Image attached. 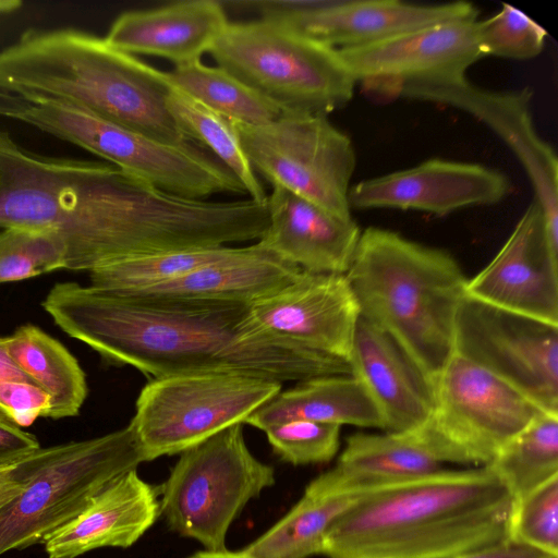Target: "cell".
Wrapping results in <instances>:
<instances>
[{"label":"cell","mask_w":558,"mask_h":558,"mask_svg":"<svg viewBox=\"0 0 558 558\" xmlns=\"http://www.w3.org/2000/svg\"><path fill=\"white\" fill-rule=\"evenodd\" d=\"M231 203L165 192L102 161L41 156L0 131V228L54 232L69 270L228 244Z\"/></svg>","instance_id":"obj_1"},{"label":"cell","mask_w":558,"mask_h":558,"mask_svg":"<svg viewBox=\"0 0 558 558\" xmlns=\"http://www.w3.org/2000/svg\"><path fill=\"white\" fill-rule=\"evenodd\" d=\"M248 306L118 294L75 282L54 284L43 301L66 335L153 379L219 373L282 384L351 375L345 361L257 329Z\"/></svg>","instance_id":"obj_2"},{"label":"cell","mask_w":558,"mask_h":558,"mask_svg":"<svg viewBox=\"0 0 558 558\" xmlns=\"http://www.w3.org/2000/svg\"><path fill=\"white\" fill-rule=\"evenodd\" d=\"M514 499L489 466L361 494L329 527L327 558H445L510 539Z\"/></svg>","instance_id":"obj_3"},{"label":"cell","mask_w":558,"mask_h":558,"mask_svg":"<svg viewBox=\"0 0 558 558\" xmlns=\"http://www.w3.org/2000/svg\"><path fill=\"white\" fill-rule=\"evenodd\" d=\"M172 85L160 71L74 28L28 29L0 50V90L49 98L159 142H192L167 108Z\"/></svg>","instance_id":"obj_4"},{"label":"cell","mask_w":558,"mask_h":558,"mask_svg":"<svg viewBox=\"0 0 558 558\" xmlns=\"http://www.w3.org/2000/svg\"><path fill=\"white\" fill-rule=\"evenodd\" d=\"M360 316L387 332L432 379L453 352L468 279L445 250L378 227L362 231L344 274Z\"/></svg>","instance_id":"obj_5"},{"label":"cell","mask_w":558,"mask_h":558,"mask_svg":"<svg viewBox=\"0 0 558 558\" xmlns=\"http://www.w3.org/2000/svg\"><path fill=\"white\" fill-rule=\"evenodd\" d=\"M208 53L286 113L327 116L356 85L337 49L274 20L228 22Z\"/></svg>","instance_id":"obj_6"},{"label":"cell","mask_w":558,"mask_h":558,"mask_svg":"<svg viewBox=\"0 0 558 558\" xmlns=\"http://www.w3.org/2000/svg\"><path fill=\"white\" fill-rule=\"evenodd\" d=\"M143 462L130 424L31 453L15 464L22 492L0 509V555L44 543L110 482Z\"/></svg>","instance_id":"obj_7"},{"label":"cell","mask_w":558,"mask_h":558,"mask_svg":"<svg viewBox=\"0 0 558 558\" xmlns=\"http://www.w3.org/2000/svg\"><path fill=\"white\" fill-rule=\"evenodd\" d=\"M275 482L274 468L250 451L243 424H234L179 454L159 486L160 515L204 549H227L233 521Z\"/></svg>","instance_id":"obj_8"},{"label":"cell","mask_w":558,"mask_h":558,"mask_svg":"<svg viewBox=\"0 0 558 558\" xmlns=\"http://www.w3.org/2000/svg\"><path fill=\"white\" fill-rule=\"evenodd\" d=\"M26 100L31 107L23 122L84 148L165 192L193 199L217 193H245L228 168L193 145L159 142L61 100Z\"/></svg>","instance_id":"obj_9"},{"label":"cell","mask_w":558,"mask_h":558,"mask_svg":"<svg viewBox=\"0 0 558 558\" xmlns=\"http://www.w3.org/2000/svg\"><path fill=\"white\" fill-rule=\"evenodd\" d=\"M282 384L235 374H189L151 379L130 421L145 462L180 454L245 420Z\"/></svg>","instance_id":"obj_10"},{"label":"cell","mask_w":558,"mask_h":558,"mask_svg":"<svg viewBox=\"0 0 558 558\" xmlns=\"http://www.w3.org/2000/svg\"><path fill=\"white\" fill-rule=\"evenodd\" d=\"M433 385L434 411L423 429L444 464L486 466L546 413L513 386L454 352Z\"/></svg>","instance_id":"obj_11"},{"label":"cell","mask_w":558,"mask_h":558,"mask_svg":"<svg viewBox=\"0 0 558 558\" xmlns=\"http://www.w3.org/2000/svg\"><path fill=\"white\" fill-rule=\"evenodd\" d=\"M233 124L253 170L271 185L337 215L351 216L348 194L355 149L327 116L286 113L265 125Z\"/></svg>","instance_id":"obj_12"},{"label":"cell","mask_w":558,"mask_h":558,"mask_svg":"<svg viewBox=\"0 0 558 558\" xmlns=\"http://www.w3.org/2000/svg\"><path fill=\"white\" fill-rule=\"evenodd\" d=\"M453 352L558 415V326L465 295L456 318Z\"/></svg>","instance_id":"obj_13"},{"label":"cell","mask_w":558,"mask_h":558,"mask_svg":"<svg viewBox=\"0 0 558 558\" xmlns=\"http://www.w3.org/2000/svg\"><path fill=\"white\" fill-rule=\"evenodd\" d=\"M410 98L463 110L494 131L524 168L541 206L551 247L558 252V160L537 133L532 118L533 93L529 87L495 92L452 75L413 80L392 88L386 100Z\"/></svg>","instance_id":"obj_14"},{"label":"cell","mask_w":558,"mask_h":558,"mask_svg":"<svg viewBox=\"0 0 558 558\" xmlns=\"http://www.w3.org/2000/svg\"><path fill=\"white\" fill-rule=\"evenodd\" d=\"M263 19L278 21L337 50L385 40L427 26L477 20L470 2L418 4L399 0L262 1Z\"/></svg>","instance_id":"obj_15"},{"label":"cell","mask_w":558,"mask_h":558,"mask_svg":"<svg viewBox=\"0 0 558 558\" xmlns=\"http://www.w3.org/2000/svg\"><path fill=\"white\" fill-rule=\"evenodd\" d=\"M477 21L440 23L338 51L364 93L384 101L404 82L465 74L483 58Z\"/></svg>","instance_id":"obj_16"},{"label":"cell","mask_w":558,"mask_h":558,"mask_svg":"<svg viewBox=\"0 0 558 558\" xmlns=\"http://www.w3.org/2000/svg\"><path fill=\"white\" fill-rule=\"evenodd\" d=\"M357 304L344 275L302 270L281 289L248 306L257 329L348 363Z\"/></svg>","instance_id":"obj_17"},{"label":"cell","mask_w":558,"mask_h":558,"mask_svg":"<svg viewBox=\"0 0 558 558\" xmlns=\"http://www.w3.org/2000/svg\"><path fill=\"white\" fill-rule=\"evenodd\" d=\"M466 295L558 326V252L535 199L494 258L468 279Z\"/></svg>","instance_id":"obj_18"},{"label":"cell","mask_w":558,"mask_h":558,"mask_svg":"<svg viewBox=\"0 0 558 558\" xmlns=\"http://www.w3.org/2000/svg\"><path fill=\"white\" fill-rule=\"evenodd\" d=\"M509 189L507 177L493 168L432 158L351 185L348 202L351 209L390 208L445 216L465 207L497 204Z\"/></svg>","instance_id":"obj_19"},{"label":"cell","mask_w":558,"mask_h":558,"mask_svg":"<svg viewBox=\"0 0 558 558\" xmlns=\"http://www.w3.org/2000/svg\"><path fill=\"white\" fill-rule=\"evenodd\" d=\"M266 206L269 225L257 246L307 272H347L362 233L352 216L337 215L279 185H272Z\"/></svg>","instance_id":"obj_20"},{"label":"cell","mask_w":558,"mask_h":558,"mask_svg":"<svg viewBox=\"0 0 558 558\" xmlns=\"http://www.w3.org/2000/svg\"><path fill=\"white\" fill-rule=\"evenodd\" d=\"M348 364L375 403L383 430L408 433L430 420L433 380L387 332L361 316Z\"/></svg>","instance_id":"obj_21"},{"label":"cell","mask_w":558,"mask_h":558,"mask_svg":"<svg viewBox=\"0 0 558 558\" xmlns=\"http://www.w3.org/2000/svg\"><path fill=\"white\" fill-rule=\"evenodd\" d=\"M159 517V486L144 481L133 469L110 482L43 544L49 558H76L104 547L129 548Z\"/></svg>","instance_id":"obj_22"},{"label":"cell","mask_w":558,"mask_h":558,"mask_svg":"<svg viewBox=\"0 0 558 558\" xmlns=\"http://www.w3.org/2000/svg\"><path fill=\"white\" fill-rule=\"evenodd\" d=\"M228 22L218 1H179L122 13L112 23L105 40L130 54L161 57L181 65L201 60Z\"/></svg>","instance_id":"obj_23"},{"label":"cell","mask_w":558,"mask_h":558,"mask_svg":"<svg viewBox=\"0 0 558 558\" xmlns=\"http://www.w3.org/2000/svg\"><path fill=\"white\" fill-rule=\"evenodd\" d=\"M444 469L426 433L349 436L335 466L312 481L335 494H363Z\"/></svg>","instance_id":"obj_24"},{"label":"cell","mask_w":558,"mask_h":558,"mask_svg":"<svg viewBox=\"0 0 558 558\" xmlns=\"http://www.w3.org/2000/svg\"><path fill=\"white\" fill-rule=\"evenodd\" d=\"M301 271L254 243L181 278L118 294L251 304L281 289Z\"/></svg>","instance_id":"obj_25"},{"label":"cell","mask_w":558,"mask_h":558,"mask_svg":"<svg viewBox=\"0 0 558 558\" xmlns=\"http://www.w3.org/2000/svg\"><path fill=\"white\" fill-rule=\"evenodd\" d=\"M292 420L384 429L381 416L362 383L352 375H328L280 390L244 422L264 430Z\"/></svg>","instance_id":"obj_26"},{"label":"cell","mask_w":558,"mask_h":558,"mask_svg":"<svg viewBox=\"0 0 558 558\" xmlns=\"http://www.w3.org/2000/svg\"><path fill=\"white\" fill-rule=\"evenodd\" d=\"M7 347L24 375L50 397L47 417L59 420L80 413L88 393L86 376L62 343L27 324L7 337Z\"/></svg>","instance_id":"obj_27"},{"label":"cell","mask_w":558,"mask_h":558,"mask_svg":"<svg viewBox=\"0 0 558 558\" xmlns=\"http://www.w3.org/2000/svg\"><path fill=\"white\" fill-rule=\"evenodd\" d=\"M360 495L330 493L311 481L291 509L241 550L255 558L322 555L329 527Z\"/></svg>","instance_id":"obj_28"},{"label":"cell","mask_w":558,"mask_h":558,"mask_svg":"<svg viewBox=\"0 0 558 558\" xmlns=\"http://www.w3.org/2000/svg\"><path fill=\"white\" fill-rule=\"evenodd\" d=\"M166 102L184 135L209 148L240 181L250 199L266 204L268 195L248 162L233 121L174 86Z\"/></svg>","instance_id":"obj_29"},{"label":"cell","mask_w":558,"mask_h":558,"mask_svg":"<svg viewBox=\"0 0 558 558\" xmlns=\"http://www.w3.org/2000/svg\"><path fill=\"white\" fill-rule=\"evenodd\" d=\"M172 86L234 122L259 126L286 114L278 106L219 66L201 60L167 72Z\"/></svg>","instance_id":"obj_30"},{"label":"cell","mask_w":558,"mask_h":558,"mask_svg":"<svg viewBox=\"0 0 558 558\" xmlns=\"http://www.w3.org/2000/svg\"><path fill=\"white\" fill-rule=\"evenodd\" d=\"M236 251L234 246H216L128 257L88 271L89 286L111 293H129L181 278L227 259Z\"/></svg>","instance_id":"obj_31"},{"label":"cell","mask_w":558,"mask_h":558,"mask_svg":"<svg viewBox=\"0 0 558 558\" xmlns=\"http://www.w3.org/2000/svg\"><path fill=\"white\" fill-rule=\"evenodd\" d=\"M518 500L558 476V415L544 413L487 465Z\"/></svg>","instance_id":"obj_32"},{"label":"cell","mask_w":558,"mask_h":558,"mask_svg":"<svg viewBox=\"0 0 558 558\" xmlns=\"http://www.w3.org/2000/svg\"><path fill=\"white\" fill-rule=\"evenodd\" d=\"M65 251L49 230L11 227L0 230V284L64 268Z\"/></svg>","instance_id":"obj_33"},{"label":"cell","mask_w":558,"mask_h":558,"mask_svg":"<svg viewBox=\"0 0 558 558\" xmlns=\"http://www.w3.org/2000/svg\"><path fill=\"white\" fill-rule=\"evenodd\" d=\"M477 43L484 57L527 60L545 45L546 31L518 9L504 3L493 16L477 21Z\"/></svg>","instance_id":"obj_34"},{"label":"cell","mask_w":558,"mask_h":558,"mask_svg":"<svg viewBox=\"0 0 558 558\" xmlns=\"http://www.w3.org/2000/svg\"><path fill=\"white\" fill-rule=\"evenodd\" d=\"M341 426L305 420L286 421L266 427L272 451L292 465L320 464L335 458Z\"/></svg>","instance_id":"obj_35"},{"label":"cell","mask_w":558,"mask_h":558,"mask_svg":"<svg viewBox=\"0 0 558 558\" xmlns=\"http://www.w3.org/2000/svg\"><path fill=\"white\" fill-rule=\"evenodd\" d=\"M510 539L558 558V476L514 500Z\"/></svg>","instance_id":"obj_36"},{"label":"cell","mask_w":558,"mask_h":558,"mask_svg":"<svg viewBox=\"0 0 558 558\" xmlns=\"http://www.w3.org/2000/svg\"><path fill=\"white\" fill-rule=\"evenodd\" d=\"M50 403V397L31 381H0V411L22 428L47 417Z\"/></svg>","instance_id":"obj_37"},{"label":"cell","mask_w":558,"mask_h":558,"mask_svg":"<svg viewBox=\"0 0 558 558\" xmlns=\"http://www.w3.org/2000/svg\"><path fill=\"white\" fill-rule=\"evenodd\" d=\"M40 448L37 438L0 411V468L13 465Z\"/></svg>","instance_id":"obj_38"},{"label":"cell","mask_w":558,"mask_h":558,"mask_svg":"<svg viewBox=\"0 0 558 558\" xmlns=\"http://www.w3.org/2000/svg\"><path fill=\"white\" fill-rule=\"evenodd\" d=\"M445 558H557L511 539Z\"/></svg>","instance_id":"obj_39"},{"label":"cell","mask_w":558,"mask_h":558,"mask_svg":"<svg viewBox=\"0 0 558 558\" xmlns=\"http://www.w3.org/2000/svg\"><path fill=\"white\" fill-rule=\"evenodd\" d=\"M15 464L0 468V509L14 499L24 487Z\"/></svg>","instance_id":"obj_40"},{"label":"cell","mask_w":558,"mask_h":558,"mask_svg":"<svg viewBox=\"0 0 558 558\" xmlns=\"http://www.w3.org/2000/svg\"><path fill=\"white\" fill-rule=\"evenodd\" d=\"M29 107L25 98L0 90V116L23 121Z\"/></svg>","instance_id":"obj_41"},{"label":"cell","mask_w":558,"mask_h":558,"mask_svg":"<svg viewBox=\"0 0 558 558\" xmlns=\"http://www.w3.org/2000/svg\"><path fill=\"white\" fill-rule=\"evenodd\" d=\"M25 380L31 381L14 363L9 354L7 337H0V381ZM32 383V381H31Z\"/></svg>","instance_id":"obj_42"},{"label":"cell","mask_w":558,"mask_h":558,"mask_svg":"<svg viewBox=\"0 0 558 558\" xmlns=\"http://www.w3.org/2000/svg\"><path fill=\"white\" fill-rule=\"evenodd\" d=\"M186 558H255L246 553H244L243 550H238V551H231V550H228V549H222V550H199V551H196L190 556H187Z\"/></svg>","instance_id":"obj_43"}]
</instances>
